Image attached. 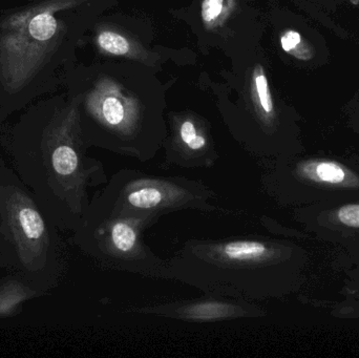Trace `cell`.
I'll use <instances>...</instances> for the list:
<instances>
[{
  "mask_svg": "<svg viewBox=\"0 0 359 358\" xmlns=\"http://www.w3.org/2000/svg\"><path fill=\"white\" fill-rule=\"evenodd\" d=\"M255 92H257V102H259L261 113H259V122H269L270 116L273 113L274 106L272 101L271 94H270L269 84H268L267 78L264 73L262 67H257L255 71Z\"/></svg>",
  "mask_w": 359,
  "mask_h": 358,
  "instance_id": "11",
  "label": "cell"
},
{
  "mask_svg": "<svg viewBox=\"0 0 359 358\" xmlns=\"http://www.w3.org/2000/svg\"><path fill=\"white\" fill-rule=\"evenodd\" d=\"M0 145L13 170L61 231L75 230L90 204L88 191L109 181L90 149L71 95L35 101L0 128Z\"/></svg>",
  "mask_w": 359,
  "mask_h": 358,
  "instance_id": "1",
  "label": "cell"
},
{
  "mask_svg": "<svg viewBox=\"0 0 359 358\" xmlns=\"http://www.w3.org/2000/svg\"><path fill=\"white\" fill-rule=\"evenodd\" d=\"M126 312L198 324L255 319L264 313L255 302L209 294L198 298L130 306Z\"/></svg>",
  "mask_w": 359,
  "mask_h": 358,
  "instance_id": "7",
  "label": "cell"
},
{
  "mask_svg": "<svg viewBox=\"0 0 359 358\" xmlns=\"http://www.w3.org/2000/svg\"><path fill=\"white\" fill-rule=\"evenodd\" d=\"M96 43L101 50L107 54L137 57L135 44L128 37L117 32L101 29L97 35Z\"/></svg>",
  "mask_w": 359,
  "mask_h": 358,
  "instance_id": "10",
  "label": "cell"
},
{
  "mask_svg": "<svg viewBox=\"0 0 359 358\" xmlns=\"http://www.w3.org/2000/svg\"><path fill=\"white\" fill-rule=\"evenodd\" d=\"M60 231L0 156V269L20 277L40 296L52 291L69 266Z\"/></svg>",
  "mask_w": 359,
  "mask_h": 358,
  "instance_id": "4",
  "label": "cell"
},
{
  "mask_svg": "<svg viewBox=\"0 0 359 358\" xmlns=\"http://www.w3.org/2000/svg\"><path fill=\"white\" fill-rule=\"evenodd\" d=\"M39 294L20 277L8 275L0 280V317L16 315L22 308V303L39 298Z\"/></svg>",
  "mask_w": 359,
  "mask_h": 358,
  "instance_id": "9",
  "label": "cell"
},
{
  "mask_svg": "<svg viewBox=\"0 0 359 358\" xmlns=\"http://www.w3.org/2000/svg\"><path fill=\"white\" fill-rule=\"evenodd\" d=\"M339 218L346 226L359 228V205L344 206L339 209Z\"/></svg>",
  "mask_w": 359,
  "mask_h": 358,
  "instance_id": "14",
  "label": "cell"
},
{
  "mask_svg": "<svg viewBox=\"0 0 359 358\" xmlns=\"http://www.w3.org/2000/svg\"><path fill=\"white\" fill-rule=\"evenodd\" d=\"M165 159L160 168L164 170L180 167L212 168L219 160V153L208 130L191 117L177 119L174 132L162 145Z\"/></svg>",
  "mask_w": 359,
  "mask_h": 358,
  "instance_id": "8",
  "label": "cell"
},
{
  "mask_svg": "<svg viewBox=\"0 0 359 358\" xmlns=\"http://www.w3.org/2000/svg\"><path fill=\"white\" fill-rule=\"evenodd\" d=\"M160 219L151 214L111 212L90 201L75 230L72 243L100 268L170 280L168 261L144 241L147 229Z\"/></svg>",
  "mask_w": 359,
  "mask_h": 358,
  "instance_id": "5",
  "label": "cell"
},
{
  "mask_svg": "<svg viewBox=\"0 0 359 358\" xmlns=\"http://www.w3.org/2000/svg\"><path fill=\"white\" fill-rule=\"evenodd\" d=\"M316 174L320 180L329 183H341L346 178L345 172L334 163L320 164L316 168Z\"/></svg>",
  "mask_w": 359,
  "mask_h": 358,
  "instance_id": "13",
  "label": "cell"
},
{
  "mask_svg": "<svg viewBox=\"0 0 359 358\" xmlns=\"http://www.w3.org/2000/svg\"><path fill=\"white\" fill-rule=\"evenodd\" d=\"M92 0H38L0 8V128L61 83L75 48L73 14Z\"/></svg>",
  "mask_w": 359,
  "mask_h": 358,
  "instance_id": "2",
  "label": "cell"
},
{
  "mask_svg": "<svg viewBox=\"0 0 359 358\" xmlns=\"http://www.w3.org/2000/svg\"><path fill=\"white\" fill-rule=\"evenodd\" d=\"M225 12V0H204L202 4V18L207 25L219 20Z\"/></svg>",
  "mask_w": 359,
  "mask_h": 358,
  "instance_id": "12",
  "label": "cell"
},
{
  "mask_svg": "<svg viewBox=\"0 0 359 358\" xmlns=\"http://www.w3.org/2000/svg\"><path fill=\"white\" fill-rule=\"evenodd\" d=\"M213 189L200 180L185 177H162L122 168L113 174L90 201L111 212L163 216L182 210L232 214L212 204Z\"/></svg>",
  "mask_w": 359,
  "mask_h": 358,
  "instance_id": "6",
  "label": "cell"
},
{
  "mask_svg": "<svg viewBox=\"0 0 359 358\" xmlns=\"http://www.w3.org/2000/svg\"><path fill=\"white\" fill-rule=\"evenodd\" d=\"M302 37L297 32L288 31L280 38L283 50L287 53H291L299 43H301Z\"/></svg>",
  "mask_w": 359,
  "mask_h": 358,
  "instance_id": "15",
  "label": "cell"
},
{
  "mask_svg": "<svg viewBox=\"0 0 359 358\" xmlns=\"http://www.w3.org/2000/svg\"><path fill=\"white\" fill-rule=\"evenodd\" d=\"M280 249L253 235L188 240L168 260L170 280L209 296L264 300L276 290Z\"/></svg>",
  "mask_w": 359,
  "mask_h": 358,
  "instance_id": "3",
  "label": "cell"
},
{
  "mask_svg": "<svg viewBox=\"0 0 359 358\" xmlns=\"http://www.w3.org/2000/svg\"><path fill=\"white\" fill-rule=\"evenodd\" d=\"M27 1H38V0H27Z\"/></svg>",
  "mask_w": 359,
  "mask_h": 358,
  "instance_id": "16",
  "label": "cell"
}]
</instances>
